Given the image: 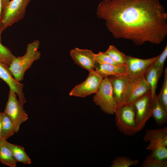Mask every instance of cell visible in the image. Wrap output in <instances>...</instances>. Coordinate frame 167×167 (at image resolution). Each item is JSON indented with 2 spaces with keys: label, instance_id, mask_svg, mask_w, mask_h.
I'll return each instance as SVG.
<instances>
[{
  "label": "cell",
  "instance_id": "obj_1",
  "mask_svg": "<svg viewBox=\"0 0 167 167\" xmlns=\"http://www.w3.org/2000/svg\"><path fill=\"white\" fill-rule=\"evenodd\" d=\"M96 14L114 37L136 45L159 44L167 35V13L160 0L103 1Z\"/></svg>",
  "mask_w": 167,
  "mask_h": 167
},
{
  "label": "cell",
  "instance_id": "obj_2",
  "mask_svg": "<svg viewBox=\"0 0 167 167\" xmlns=\"http://www.w3.org/2000/svg\"><path fill=\"white\" fill-rule=\"evenodd\" d=\"M40 44V41L36 40L28 44L24 55L16 57L12 61L8 69L17 81H22L26 71L35 61L40 58L41 53L38 50Z\"/></svg>",
  "mask_w": 167,
  "mask_h": 167
},
{
  "label": "cell",
  "instance_id": "obj_3",
  "mask_svg": "<svg viewBox=\"0 0 167 167\" xmlns=\"http://www.w3.org/2000/svg\"><path fill=\"white\" fill-rule=\"evenodd\" d=\"M31 0H12L2 8L0 18L2 32L22 20Z\"/></svg>",
  "mask_w": 167,
  "mask_h": 167
},
{
  "label": "cell",
  "instance_id": "obj_4",
  "mask_svg": "<svg viewBox=\"0 0 167 167\" xmlns=\"http://www.w3.org/2000/svg\"><path fill=\"white\" fill-rule=\"evenodd\" d=\"M114 113L116 125L120 132L128 136L133 135L139 132L133 104L123 103L118 105Z\"/></svg>",
  "mask_w": 167,
  "mask_h": 167
},
{
  "label": "cell",
  "instance_id": "obj_5",
  "mask_svg": "<svg viewBox=\"0 0 167 167\" xmlns=\"http://www.w3.org/2000/svg\"><path fill=\"white\" fill-rule=\"evenodd\" d=\"M93 101L101 109L109 114L115 113L118 106L108 78H104L93 97Z\"/></svg>",
  "mask_w": 167,
  "mask_h": 167
},
{
  "label": "cell",
  "instance_id": "obj_6",
  "mask_svg": "<svg viewBox=\"0 0 167 167\" xmlns=\"http://www.w3.org/2000/svg\"><path fill=\"white\" fill-rule=\"evenodd\" d=\"M16 94L10 89L8 99L4 112L11 119L15 128V133L18 132L20 125L28 119V116L17 98Z\"/></svg>",
  "mask_w": 167,
  "mask_h": 167
},
{
  "label": "cell",
  "instance_id": "obj_7",
  "mask_svg": "<svg viewBox=\"0 0 167 167\" xmlns=\"http://www.w3.org/2000/svg\"><path fill=\"white\" fill-rule=\"evenodd\" d=\"M153 103V100L149 91L132 104L139 131L143 129L146 122L152 116Z\"/></svg>",
  "mask_w": 167,
  "mask_h": 167
},
{
  "label": "cell",
  "instance_id": "obj_8",
  "mask_svg": "<svg viewBox=\"0 0 167 167\" xmlns=\"http://www.w3.org/2000/svg\"><path fill=\"white\" fill-rule=\"evenodd\" d=\"M103 79L101 75L95 70L90 71L85 80L76 86L71 91L69 95L84 97L95 93Z\"/></svg>",
  "mask_w": 167,
  "mask_h": 167
},
{
  "label": "cell",
  "instance_id": "obj_9",
  "mask_svg": "<svg viewBox=\"0 0 167 167\" xmlns=\"http://www.w3.org/2000/svg\"><path fill=\"white\" fill-rule=\"evenodd\" d=\"M113 94L118 105L125 103L129 87L131 81L126 73L109 76Z\"/></svg>",
  "mask_w": 167,
  "mask_h": 167
},
{
  "label": "cell",
  "instance_id": "obj_10",
  "mask_svg": "<svg viewBox=\"0 0 167 167\" xmlns=\"http://www.w3.org/2000/svg\"><path fill=\"white\" fill-rule=\"evenodd\" d=\"M157 57L142 59L126 55V73L131 78L144 75Z\"/></svg>",
  "mask_w": 167,
  "mask_h": 167
},
{
  "label": "cell",
  "instance_id": "obj_11",
  "mask_svg": "<svg viewBox=\"0 0 167 167\" xmlns=\"http://www.w3.org/2000/svg\"><path fill=\"white\" fill-rule=\"evenodd\" d=\"M144 75L132 78L124 103L132 104L136 101L150 91Z\"/></svg>",
  "mask_w": 167,
  "mask_h": 167
},
{
  "label": "cell",
  "instance_id": "obj_12",
  "mask_svg": "<svg viewBox=\"0 0 167 167\" xmlns=\"http://www.w3.org/2000/svg\"><path fill=\"white\" fill-rule=\"evenodd\" d=\"M70 55L75 63L82 68L89 72L95 70L96 62L91 50L75 48L71 50Z\"/></svg>",
  "mask_w": 167,
  "mask_h": 167
},
{
  "label": "cell",
  "instance_id": "obj_13",
  "mask_svg": "<svg viewBox=\"0 0 167 167\" xmlns=\"http://www.w3.org/2000/svg\"><path fill=\"white\" fill-rule=\"evenodd\" d=\"M0 78L7 84L10 89L14 91L16 94L19 102L24 105L26 102V100L23 92L24 84L15 79L8 68L1 62Z\"/></svg>",
  "mask_w": 167,
  "mask_h": 167
},
{
  "label": "cell",
  "instance_id": "obj_14",
  "mask_svg": "<svg viewBox=\"0 0 167 167\" xmlns=\"http://www.w3.org/2000/svg\"><path fill=\"white\" fill-rule=\"evenodd\" d=\"M163 72L159 70L153 63L145 73L144 76L149 85L152 98L153 101L159 80Z\"/></svg>",
  "mask_w": 167,
  "mask_h": 167
},
{
  "label": "cell",
  "instance_id": "obj_15",
  "mask_svg": "<svg viewBox=\"0 0 167 167\" xmlns=\"http://www.w3.org/2000/svg\"><path fill=\"white\" fill-rule=\"evenodd\" d=\"M95 71L104 78L109 76L126 73V65H114L96 63Z\"/></svg>",
  "mask_w": 167,
  "mask_h": 167
},
{
  "label": "cell",
  "instance_id": "obj_16",
  "mask_svg": "<svg viewBox=\"0 0 167 167\" xmlns=\"http://www.w3.org/2000/svg\"><path fill=\"white\" fill-rule=\"evenodd\" d=\"M152 117L159 126H162L167 122V111L159 102L156 94L153 101Z\"/></svg>",
  "mask_w": 167,
  "mask_h": 167
},
{
  "label": "cell",
  "instance_id": "obj_17",
  "mask_svg": "<svg viewBox=\"0 0 167 167\" xmlns=\"http://www.w3.org/2000/svg\"><path fill=\"white\" fill-rule=\"evenodd\" d=\"M5 143L10 150L17 162H20L24 164H30L31 163V160L25 152L23 147L10 143L6 140L5 141Z\"/></svg>",
  "mask_w": 167,
  "mask_h": 167
},
{
  "label": "cell",
  "instance_id": "obj_18",
  "mask_svg": "<svg viewBox=\"0 0 167 167\" xmlns=\"http://www.w3.org/2000/svg\"><path fill=\"white\" fill-rule=\"evenodd\" d=\"M2 139L7 140L15 133L14 125L10 118L4 113L1 112Z\"/></svg>",
  "mask_w": 167,
  "mask_h": 167
},
{
  "label": "cell",
  "instance_id": "obj_19",
  "mask_svg": "<svg viewBox=\"0 0 167 167\" xmlns=\"http://www.w3.org/2000/svg\"><path fill=\"white\" fill-rule=\"evenodd\" d=\"M6 140H0V161L2 164L10 167H15L17 162L10 149L6 145Z\"/></svg>",
  "mask_w": 167,
  "mask_h": 167
},
{
  "label": "cell",
  "instance_id": "obj_20",
  "mask_svg": "<svg viewBox=\"0 0 167 167\" xmlns=\"http://www.w3.org/2000/svg\"><path fill=\"white\" fill-rule=\"evenodd\" d=\"M143 138L145 142L156 139L167 141V127H165L156 130L148 129L146 131Z\"/></svg>",
  "mask_w": 167,
  "mask_h": 167
},
{
  "label": "cell",
  "instance_id": "obj_21",
  "mask_svg": "<svg viewBox=\"0 0 167 167\" xmlns=\"http://www.w3.org/2000/svg\"><path fill=\"white\" fill-rule=\"evenodd\" d=\"M15 57L10 50L0 41V62L8 68Z\"/></svg>",
  "mask_w": 167,
  "mask_h": 167
},
{
  "label": "cell",
  "instance_id": "obj_22",
  "mask_svg": "<svg viewBox=\"0 0 167 167\" xmlns=\"http://www.w3.org/2000/svg\"><path fill=\"white\" fill-rule=\"evenodd\" d=\"M105 52L116 62L126 65V55L120 51L114 46L109 45Z\"/></svg>",
  "mask_w": 167,
  "mask_h": 167
},
{
  "label": "cell",
  "instance_id": "obj_23",
  "mask_svg": "<svg viewBox=\"0 0 167 167\" xmlns=\"http://www.w3.org/2000/svg\"><path fill=\"white\" fill-rule=\"evenodd\" d=\"M138 160H133L128 157L118 156L116 157L112 161L111 167H129L135 166L139 163Z\"/></svg>",
  "mask_w": 167,
  "mask_h": 167
},
{
  "label": "cell",
  "instance_id": "obj_24",
  "mask_svg": "<svg viewBox=\"0 0 167 167\" xmlns=\"http://www.w3.org/2000/svg\"><path fill=\"white\" fill-rule=\"evenodd\" d=\"M141 167H167V160H162L156 158L150 154L144 159Z\"/></svg>",
  "mask_w": 167,
  "mask_h": 167
},
{
  "label": "cell",
  "instance_id": "obj_25",
  "mask_svg": "<svg viewBox=\"0 0 167 167\" xmlns=\"http://www.w3.org/2000/svg\"><path fill=\"white\" fill-rule=\"evenodd\" d=\"M159 102L167 111V68L164 73V79L162 87L159 95H157Z\"/></svg>",
  "mask_w": 167,
  "mask_h": 167
},
{
  "label": "cell",
  "instance_id": "obj_26",
  "mask_svg": "<svg viewBox=\"0 0 167 167\" xmlns=\"http://www.w3.org/2000/svg\"><path fill=\"white\" fill-rule=\"evenodd\" d=\"M95 57L96 62L98 64L122 65L115 62L105 52L100 51L97 54H95Z\"/></svg>",
  "mask_w": 167,
  "mask_h": 167
},
{
  "label": "cell",
  "instance_id": "obj_27",
  "mask_svg": "<svg viewBox=\"0 0 167 167\" xmlns=\"http://www.w3.org/2000/svg\"><path fill=\"white\" fill-rule=\"evenodd\" d=\"M167 57V45H166L164 49L153 62L154 65L160 71L163 72L164 66Z\"/></svg>",
  "mask_w": 167,
  "mask_h": 167
},
{
  "label": "cell",
  "instance_id": "obj_28",
  "mask_svg": "<svg viewBox=\"0 0 167 167\" xmlns=\"http://www.w3.org/2000/svg\"><path fill=\"white\" fill-rule=\"evenodd\" d=\"M2 10V0H0V41L1 42L2 33L0 29V18Z\"/></svg>",
  "mask_w": 167,
  "mask_h": 167
},
{
  "label": "cell",
  "instance_id": "obj_29",
  "mask_svg": "<svg viewBox=\"0 0 167 167\" xmlns=\"http://www.w3.org/2000/svg\"><path fill=\"white\" fill-rule=\"evenodd\" d=\"M10 1V0H2V8L6 5Z\"/></svg>",
  "mask_w": 167,
  "mask_h": 167
},
{
  "label": "cell",
  "instance_id": "obj_30",
  "mask_svg": "<svg viewBox=\"0 0 167 167\" xmlns=\"http://www.w3.org/2000/svg\"><path fill=\"white\" fill-rule=\"evenodd\" d=\"M1 112L0 111V140L2 139L1 137V120L0 118V114Z\"/></svg>",
  "mask_w": 167,
  "mask_h": 167
},
{
  "label": "cell",
  "instance_id": "obj_31",
  "mask_svg": "<svg viewBox=\"0 0 167 167\" xmlns=\"http://www.w3.org/2000/svg\"><path fill=\"white\" fill-rule=\"evenodd\" d=\"M108 0H103V1H108Z\"/></svg>",
  "mask_w": 167,
  "mask_h": 167
},
{
  "label": "cell",
  "instance_id": "obj_32",
  "mask_svg": "<svg viewBox=\"0 0 167 167\" xmlns=\"http://www.w3.org/2000/svg\"></svg>",
  "mask_w": 167,
  "mask_h": 167
}]
</instances>
